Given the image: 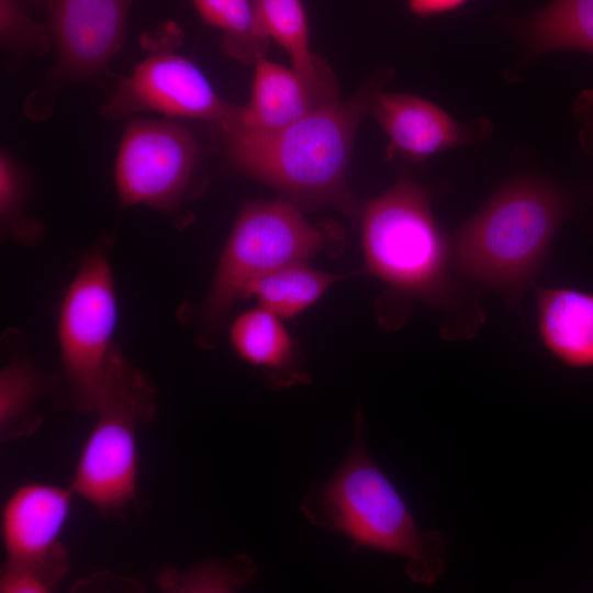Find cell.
I'll list each match as a JSON object with an SVG mask.
<instances>
[{
	"label": "cell",
	"instance_id": "1",
	"mask_svg": "<svg viewBox=\"0 0 593 593\" xmlns=\"http://www.w3.org/2000/svg\"><path fill=\"white\" fill-rule=\"evenodd\" d=\"M362 430L357 411L346 458L329 478L310 488L301 511L313 525L346 536L356 548L402 558L410 580L433 584L446 568L447 537L419 527L369 454Z\"/></svg>",
	"mask_w": 593,
	"mask_h": 593
},
{
	"label": "cell",
	"instance_id": "2",
	"mask_svg": "<svg viewBox=\"0 0 593 593\" xmlns=\"http://www.w3.org/2000/svg\"><path fill=\"white\" fill-rule=\"evenodd\" d=\"M571 197L535 178L503 184L454 236L457 268L511 304L533 283L563 221Z\"/></svg>",
	"mask_w": 593,
	"mask_h": 593
},
{
	"label": "cell",
	"instance_id": "3",
	"mask_svg": "<svg viewBox=\"0 0 593 593\" xmlns=\"http://www.w3.org/2000/svg\"><path fill=\"white\" fill-rule=\"evenodd\" d=\"M370 102L362 92L277 131L226 133L227 156L238 170L293 200L351 211L348 161L358 122Z\"/></svg>",
	"mask_w": 593,
	"mask_h": 593
},
{
	"label": "cell",
	"instance_id": "4",
	"mask_svg": "<svg viewBox=\"0 0 593 593\" xmlns=\"http://www.w3.org/2000/svg\"><path fill=\"white\" fill-rule=\"evenodd\" d=\"M154 391L116 349L98 393L96 422L82 446L70 488L102 513L125 508L137 492V430L154 414Z\"/></svg>",
	"mask_w": 593,
	"mask_h": 593
},
{
	"label": "cell",
	"instance_id": "5",
	"mask_svg": "<svg viewBox=\"0 0 593 593\" xmlns=\"http://www.w3.org/2000/svg\"><path fill=\"white\" fill-rule=\"evenodd\" d=\"M362 243L369 269L392 287L429 300L446 292L447 246L417 182L403 178L367 204Z\"/></svg>",
	"mask_w": 593,
	"mask_h": 593
},
{
	"label": "cell",
	"instance_id": "6",
	"mask_svg": "<svg viewBox=\"0 0 593 593\" xmlns=\"http://www.w3.org/2000/svg\"><path fill=\"white\" fill-rule=\"evenodd\" d=\"M326 234L284 201L246 205L237 215L204 304V315L217 322L258 277L303 262L322 251Z\"/></svg>",
	"mask_w": 593,
	"mask_h": 593
},
{
	"label": "cell",
	"instance_id": "7",
	"mask_svg": "<svg viewBox=\"0 0 593 593\" xmlns=\"http://www.w3.org/2000/svg\"><path fill=\"white\" fill-rule=\"evenodd\" d=\"M113 273L101 250L85 255L59 307L60 360L74 406L92 413L116 347Z\"/></svg>",
	"mask_w": 593,
	"mask_h": 593
},
{
	"label": "cell",
	"instance_id": "8",
	"mask_svg": "<svg viewBox=\"0 0 593 593\" xmlns=\"http://www.w3.org/2000/svg\"><path fill=\"white\" fill-rule=\"evenodd\" d=\"M134 1L47 0L45 23L55 61L44 83L24 102L30 119H46L64 88L91 80L107 69L123 47Z\"/></svg>",
	"mask_w": 593,
	"mask_h": 593
},
{
	"label": "cell",
	"instance_id": "9",
	"mask_svg": "<svg viewBox=\"0 0 593 593\" xmlns=\"http://www.w3.org/2000/svg\"><path fill=\"white\" fill-rule=\"evenodd\" d=\"M198 154L195 138L179 122L128 118L114 163L121 206L174 209L190 183Z\"/></svg>",
	"mask_w": 593,
	"mask_h": 593
},
{
	"label": "cell",
	"instance_id": "10",
	"mask_svg": "<svg viewBox=\"0 0 593 593\" xmlns=\"http://www.w3.org/2000/svg\"><path fill=\"white\" fill-rule=\"evenodd\" d=\"M242 107L223 100L202 70L171 51L153 52L121 77L100 113L110 120L139 113L167 119H194L228 133L238 123Z\"/></svg>",
	"mask_w": 593,
	"mask_h": 593
},
{
	"label": "cell",
	"instance_id": "11",
	"mask_svg": "<svg viewBox=\"0 0 593 593\" xmlns=\"http://www.w3.org/2000/svg\"><path fill=\"white\" fill-rule=\"evenodd\" d=\"M74 495L70 486L44 482L15 489L2 508L4 564L29 569L54 588L67 570V553L59 537Z\"/></svg>",
	"mask_w": 593,
	"mask_h": 593
},
{
	"label": "cell",
	"instance_id": "12",
	"mask_svg": "<svg viewBox=\"0 0 593 593\" xmlns=\"http://www.w3.org/2000/svg\"><path fill=\"white\" fill-rule=\"evenodd\" d=\"M369 109L389 138V158L422 161L452 147L474 145L491 133L485 119L463 125L432 101L406 93H377Z\"/></svg>",
	"mask_w": 593,
	"mask_h": 593
},
{
	"label": "cell",
	"instance_id": "13",
	"mask_svg": "<svg viewBox=\"0 0 593 593\" xmlns=\"http://www.w3.org/2000/svg\"><path fill=\"white\" fill-rule=\"evenodd\" d=\"M337 101L334 77L311 79L265 56L255 63L249 101L242 105L238 123L230 132L277 131Z\"/></svg>",
	"mask_w": 593,
	"mask_h": 593
},
{
	"label": "cell",
	"instance_id": "14",
	"mask_svg": "<svg viewBox=\"0 0 593 593\" xmlns=\"http://www.w3.org/2000/svg\"><path fill=\"white\" fill-rule=\"evenodd\" d=\"M538 328L547 349L564 365L593 367V294L566 288L537 291Z\"/></svg>",
	"mask_w": 593,
	"mask_h": 593
},
{
	"label": "cell",
	"instance_id": "15",
	"mask_svg": "<svg viewBox=\"0 0 593 593\" xmlns=\"http://www.w3.org/2000/svg\"><path fill=\"white\" fill-rule=\"evenodd\" d=\"M230 343L246 362L262 369L270 382L304 381L293 340L280 317L259 306L242 313L230 328Z\"/></svg>",
	"mask_w": 593,
	"mask_h": 593
},
{
	"label": "cell",
	"instance_id": "16",
	"mask_svg": "<svg viewBox=\"0 0 593 593\" xmlns=\"http://www.w3.org/2000/svg\"><path fill=\"white\" fill-rule=\"evenodd\" d=\"M528 55L578 51L593 55V0H552L522 25Z\"/></svg>",
	"mask_w": 593,
	"mask_h": 593
},
{
	"label": "cell",
	"instance_id": "17",
	"mask_svg": "<svg viewBox=\"0 0 593 593\" xmlns=\"http://www.w3.org/2000/svg\"><path fill=\"white\" fill-rule=\"evenodd\" d=\"M339 278L295 262L258 277L245 288L243 298L254 296L277 316L292 317L316 302Z\"/></svg>",
	"mask_w": 593,
	"mask_h": 593
},
{
	"label": "cell",
	"instance_id": "18",
	"mask_svg": "<svg viewBox=\"0 0 593 593\" xmlns=\"http://www.w3.org/2000/svg\"><path fill=\"white\" fill-rule=\"evenodd\" d=\"M199 16L221 31L222 51L236 60L256 63L265 57L270 38L253 0H191Z\"/></svg>",
	"mask_w": 593,
	"mask_h": 593
},
{
	"label": "cell",
	"instance_id": "19",
	"mask_svg": "<svg viewBox=\"0 0 593 593\" xmlns=\"http://www.w3.org/2000/svg\"><path fill=\"white\" fill-rule=\"evenodd\" d=\"M253 2L265 32L289 55L292 68L315 80L333 77L331 69L310 49L309 22L302 0Z\"/></svg>",
	"mask_w": 593,
	"mask_h": 593
},
{
	"label": "cell",
	"instance_id": "20",
	"mask_svg": "<svg viewBox=\"0 0 593 593\" xmlns=\"http://www.w3.org/2000/svg\"><path fill=\"white\" fill-rule=\"evenodd\" d=\"M47 379L29 360L12 358L0 371V434L2 440L32 433L41 423L34 405Z\"/></svg>",
	"mask_w": 593,
	"mask_h": 593
},
{
	"label": "cell",
	"instance_id": "21",
	"mask_svg": "<svg viewBox=\"0 0 593 593\" xmlns=\"http://www.w3.org/2000/svg\"><path fill=\"white\" fill-rule=\"evenodd\" d=\"M47 0H0V45L13 64L52 48L46 23L37 20Z\"/></svg>",
	"mask_w": 593,
	"mask_h": 593
},
{
	"label": "cell",
	"instance_id": "22",
	"mask_svg": "<svg viewBox=\"0 0 593 593\" xmlns=\"http://www.w3.org/2000/svg\"><path fill=\"white\" fill-rule=\"evenodd\" d=\"M256 567L248 557L212 561L186 572L165 571L159 577L163 589L172 592H233L256 577Z\"/></svg>",
	"mask_w": 593,
	"mask_h": 593
},
{
	"label": "cell",
	"instance_id": "23",
	"mask_svg": "<svg viewBox=\"0 0 593 593\" xmlns=\"http://www.w3.org/2000/svg\"><path fill=\"white\" fill-rule=\"evenodd\" d=\"M29 181L20 163L7 150L0 154V217L2 226L21 240L41 233L40 224L24 213Z\"/></svg>",
	"mask_w": 593,
	"mask_h": 593
},
{
	"label": "cell",
	"instance_id": "24",
	"mask_svg": "<svg viewBox=\"0 0 593 593\" xmlns=\"http://www.w3.org/2000/svg\"><path fill=\"white\" fill-rule=\"evenodd\" d=\"M52 589L47 581L29 569L4 564L1 570V593H46Z\"/></svg>",
	"mask_w": 593,
	"mask_h": 593
},
{
	"label": "cell",
	"instance_id": "25",
	"mask_svg": "<svg viewBox=\"0 0 593 593\" xmlns=\"http://www.w3.org/2000/svg\"><path fill=\"white\" fill-rule=\"evenodd\" d=\"M572 114L579 123V141L582 148L593 153V88L578 94L572 105Z\"/></svg>",
	"mask_w": 593,
	"mask_h": 593
},
{
	"label": "cell",
	"instance_id": "26",
	"mask_svg": "<svg viewBox=\"0 0 593 593\" xmlns=\"http://www.w3.org/2000/svg\"><path fill=\"white\" fill-rule=\"evenodd\" d=\"M468 0H407L409 9L414 14L429 16L455 11Z\"/></svg>",
	"mask_w": 593,
	"mask_h": 593
}]
</instances>
